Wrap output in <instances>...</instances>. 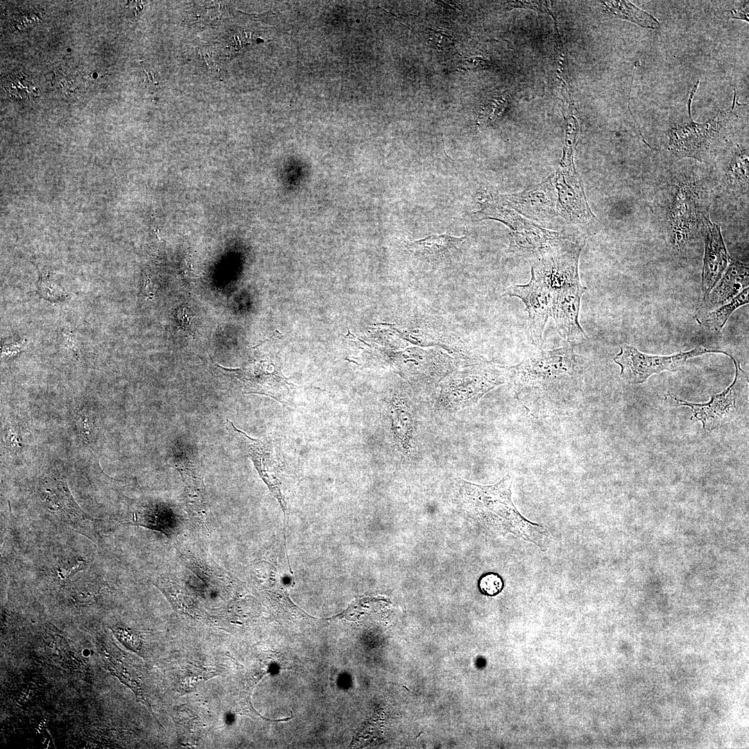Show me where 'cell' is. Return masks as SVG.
Listing matches in <instances>:
<instances>
[{"label": "cell", "instance_id": "1", "mask_svg": "<svg viewBox=\"0 0 749 749\" xmlns=\"http://www.w3.org/2000/svg\"><path fill=\"white\" fill-rule=\"evenodd\" d=\"M585 361L571 344L529 353L508 367L509 381L519 402L535 417L567 415L578 405Z\"/></svg>", "mask_w": 749, "mask_h": 749}, {"label": "cell", "instance_id": "2", "mask_svg": "<svg viewBox=\"0 0 749 749\" xmlns=\"http://www.w3.org/2000/svg\"><path fill=\"white\" fill-rule=\"evenodd\" d=\"M506 207L536 221L560 216L568 223L585 224L594 218L574 164L560 163L534 188L518 193L498 195Z\"/></svg>", "mask_w": 749, "mask_h": 749}, {"label": "cell", "instance_id": "3", "mask_svg": "<svg viewBox=\"0 0 749 749\" xmlns=\"http://www.w3.org/2000/svg\"><path fill=\"white\" fill-rule=\"evenodd\" d=\"M462 502L471 517L489 531L513 534L546 551L552 535L544 526L523 517L511 499L513 476L507 474L497 483L481 485L460 481Z\"/></svg>", "mask_w": 749, "mask_h": 749}, {"label": "cell", "instance_id": "4", "mask_svg": "<svg viewBox=\"0 0 749 749\" xmlns=\"http://www.w3.org/2000/svg\"><path fill=\"white\" fill-rule=\"evenodd\" d=\"M478 199L481 209L475 214L476 219H494L506 224L510 230L509 249L517 255L535 259L571 239L523 218L503 205L494 193L482 190Z\"/></svg>", "mask_w": 749, "mask_h": 749}, {"label": "cell", "instance_id": "5", "mask_svg": "<svg viewBox=\"0 0 749 749\" xmlns=\"http://www.w3.org/2000/svg\"><path fill=\"white\" fill-rule=\"evenodd\" d=\"M508 368L477 364L457 372L441 384L440 401L443 406L460 408L476 404L491 389L508 381Z\"/></svg>", "mask_w": 749, "mask_h": 749}, {"label": "cell", "instance_id": "6", "mask_svg": "<svg viewBox=\"0 0 749 749\" xmlns=\"http://www.w3.org/2000/svg\"><path fill=\"white\" fill-rule=\"evenodd\" d=\"M614 361L620 365V376L630 384H641L654 374L663 371H677L690 359L706 353L731 354L718 350L705 348L702 345L687 352H680L670 356H653L639 352L637 348L623 344Z\"/></svg>", "mask_w": 749, "mask_h": 749}, {"label": "cell", "instance_id": "7", "mask_svg": "<svg viewBox=\"0 0 749 749\" xmlns=\"http://www.w3.org/2000/svg\"><path fill=\"white\" fill-rule=\"evenodd\" d=\"M583 243L570 239L540 257L533 259L531 274L551 291L581 284L578 261Z\"/></svg>", "mask_w": 749, "mask_h": 749}, {"label": "cell", "instance_id": "8", "mask_svg": "<svg viewBox=\"0 0 749 749\" xmlns=\"http://www.w3.org/2000/svg\"><path fill=\"white\" fill-rule=\"evenodd\" d=\"M502 295L518 298L525 304L528 316L529 336L535 346L541 347L544 329L551 316V292L549 289L531 274L528 284L510 286Z\"/></svg>", "mask_w": 749, "mask_h": 749}, {"label": "cell", "instance_id": "9", "mask_svg": "<svg viewBox=\"0 0 749 749\" xmlns=\"http://www.w3.org/2000/svg\"><path fill=\"white\" fill-rule=\"evenodd\" d=\"M730 358L734 362L735 367V376L733 382L721 393L712 395L710 400L706 403L696 404L683 401L682 399L673 397L668 394V397L679 406H685L691 408L693 418L701 421L705 430H712L717 428L724 422H726L733 416L737 408V402L740 391L741 380L745 374L741 368L739 362L731 355Z\"/></svg>", "mask_w": 749, "mask_h": 749}, {"label": "cell", "instance_id": "10", "mask_svg": "<svg viewBox=\"0 0 749 749\" xmlns=\"http://www.w3.org/2000/svg\"><path fill=\"white\" fill-rule=\"evenodd\" d=\"M234 432L246 449L261 477L268 486L272 494L277 499L286 517V503L281 492L283 480V466L273 445L266 442L250 438L227 420Z\"/></svg>", "mask_w": 749, "mask_h": 749}, {"label": "cell", "instance_id": "11", "mask_svg": "<svg viewBox=\"0 0 749 749\" xmlns=\"http://www.w3.org/2000/svg\"><path fill=\"white\" fill-rule=\"evenodd\" d=\"M586 290L581 284L551 292V316L567 343H580L587 338L578 318L581 298Z\"/></svg>", "mask_w": 749, "mask_h": 749}, {"label": "cell", "instance_id": "12", "mask_svg": "<svg viewBox=\"0 0 749 749\" xmlns=\"http://www.w3.org/2000/svg\"><path fill=\"white\" fill-rule=\"evenodd\" d=\"M730 111L719 112L705 123L691 121L674 126L670 131V150L678 157L698 159L701 153L707 149L717 129L721 126Z\"/></svg>", "mask_w": 749, "mask_h": 749}, {"label": "cell", "instance_id": "13", "mask_svg": "<svg viewBox=\"0 0 749 749\" xmlns=\"http://www.w3.org/2000/svg\"><path fill=\"white\" fill-rule=\"evenodd\" d=\"M709 229L705 241L704 264L702 272L701 291L705 301L723 276L731 258L725 248L720 227L705 218Z\"/></svg>", "mask_w": 749, "mask_h": 749}, {"label": "cell", "instance_id": "14", "mask_svg": "<svg viewBox=\"0 0 749 749\" xmlns=\"http://www.w3.org/2000/svg\"><path fill=\"white\" fill-rule=\"evenodd\" d=\"M467 236L434 234L413 241H406L404 248L413 256L431 263H439L460 251Z\"/></svg>", "mask_w": 749, "mask_h": 749}, {"label": "cell", "instance_id": "15", "mask_svg": "<svg viewBox=\"0 0 749 749\" xmlns=\"http://www.w3.org/2000/svg\"><path fill=\"white\" fill-rule=\"evenodd\" d=\"M748 266L738 261H731L719 283L715 285L704 301L703 308L711 310L727 304L743 289L748 287Z\"/></svg>", "mask_w": 749, "mask_h": 749}, {"label": "cell", "instance_id": "16", "mask_svg": "<svg viewBox=\"0 0 749 749\" xmlns=\"http://www.w3.org/2000/svg\"><path fill=\"white\" fill-rule=\"evenodd\" d=\"M748 287L743 289L729 302L721 305L712 311H700L696 316V321L705 327L715 332H719L725 325L730 315L739 307L749 302Z\"/></svg>", "mask_w": 749, "mask_h": 749}, {"label": "cell", "instance_id": "17", "mask_svg": "<svg viewBox=\"0 0 749 749\" xmlns=\"http://www.w3.org/2000/svg\"><path fill=\"white\" fill-rule=\"evenodd\" d=\"M607 10L618 17L648 28H657L660 22L653 15L627 1H601Z\"/></svg>", "mask_w": 749, "mask_h": 749}, {"label": "cell", "instance_id": "18", "mask_svg": "<svg viewBox=\"0 0 749 749\" xmlns=\"http://www.w3.org/2000/svg\"><path fill=\"white\" fill-rule=\"evenodd\" d=\"M392 417L395 436L400 447L408 451L411 447L412 417L404 402L398 398L392 402Z\"/></svg>", "mask_w": 749, "mask_h": 749}, {"label": "cell", "instance_id": "19", "mask_svg": "<svg viewBox=\"0 0 749 749\" xmlns=\"http://www.w3.org/2000/svg\"><path fill=\"white\" fill-rule=\"evenodd\" d=\"M507 105V99L504 96H497L489 99L481 107L479 121L481 123H490L496 121L503 114Z\"/></svg>", "mask_w": 749, "mask_h": 749}, {"label": "cell", "instance_id": "20", "mask_svg": "<svg viewBox=\"0 0 749 749\" xmlns=\"http://www.w3.org/2000/svg\"><path fill=\"white\" fill-rule=\"evenodd\" d=\"M428 42L438 51L450 49L454 45V39L447 31L441 29L428 28L426 31Z\"/></svg>", "mask_w": 749, "mask_h": 749}, {"label": "cell", "instance_id": "21", "mask_svg": "<svg viewBox=\"0 0 749 749\" xmlns=\"http://www.w3.org/2000/svg\"><path fill=\"white\" fill-rule=\"evenodd\" d=\"M479 586L483 594L495 596L501 592L503 583L501 578L497 574H488L481 578Z\"/></svg>", "mask_w": 749, "mask_h": 749}, {"label": "cell", "instance_id": "22", "mask_svg": "<svg viewBox=\"0 0 749 749\" xmlns=\"http://www.w3.org/2000/svg\"><path fill=\"white\" fill-rule=\"evenodd\" d=\"M79 431L81 437L85 442H92L96 433L94 419L92 414L87 413H80L78 418Z\"/></svg>", "mask_w": 749, "mask_h": 749}, {"label": "cell", "instance_id": "23", "mask_svg": "<svg viewBox=\"0 0 749 749\" xmlns=\"http://www.w3.org/2000/svg\"><path fill=\"white\" fill-rule=\"evenodd\" d=\"M488 60L481 57H466L458 63L459 71H466L488 66Z\"/></svg>", "mask_w": 749, "mask_h": 749}, {"label": "cell", "instance_id": "24", "mask_svg": "<svg viewBox=\"0 0 749 749\" xmlns=\"http://www.w3.org/2000/svg\"><path fill=\"white\" fill-rule=\"evenodd\" d=\"M305 175V169L300 168H287L286 169V187L293 189L300 184Z\"/></svg>", "mask_w": 749, "mask_h": 749}, {"label": "cell", "instance_id": "25", "mask_svg": "<svg viewBox=\"0 0 749 749\" xmlns=\"http://www.w3.org/2000/svg\"><path fill=\"white\" fill-rule=\"evenodd\" d=\"M729 12H730V18L744 19L748 21V1L742 8L733 9Z\"/></svg>", "mask_w": 749, "mask_h": 749}]
</instances>
